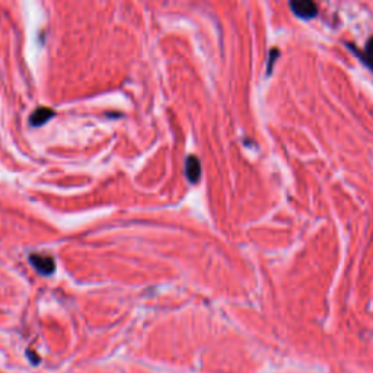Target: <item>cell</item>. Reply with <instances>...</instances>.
Here are the masks:
<instances>
[{
	"mask_svg": "<svg viewBox=\"0 0 373 373\" xmlns=\"http://www.w3.org/2000/svg\"><path fill=\"white\" fill-rule=\"evenodd\" d=\"M279 56H280V51H279L277 48H273V50L270 51V64H268V67H267V75H271V72H273V64H274V61L277 60Z\"/></svg>",
	"mask_w": 373,
	"mask_h": 373,
	"instance_id": "8992f818",
	"label": "cell"
},
{
	"mask_svg": "<svg viewBox=\"0 0 373 373\" xmlns=\"http://www.w3.org/2000/svg\"><path fill=\"white\" fill-rule=\"evenodd\" d=\"M356 54L360 57V60H362L368 67H371L373 70V37H371V38L368 40V42H366L365 51H363V53L356 51Z\"/></svg>",
	"mask_w": 373,
	"mask_h": 373,
	"instance_id": "5b68a950",
	"label": "cell"
},
{
	"mask_svg": "<svg viewBox=\"0 0 373 373\" xmlns=\"http://www.w3.org/2000/svg\"><path fill=\"white\" fill-rule=\"evenodd\" d=\"M290 9L300 19H312L318 15V4L311 0H294L290 3Z\"/></svg>",
	"mask_w": 373,
	"mask_h": 373,
	"instance_id": "6da1fadb",
	"label": "cell"
},
{
	"mask_svg": "<svg viewBox=\"0 0 373 373\" xmlns=\"http://www.w3.org/2000/svg\"><path fill=\"white\" fill-rule=\"evenodd\" d=\"M185 173H187V178L191 181V182H197L199 178H200V173H201V166H200V161L196 158V156H190L187 159V164H185Z\"/></svg>",
	"mask_w": 373,
	"mask_h": 373,
	"instance_id": "3957f363",
	"label": "cell"
},
{
	"mask_svg": "<svg viewBox=\"0 0 373 373\" xmlns=\"http://www.w3.org/2000/svg\"><path fill=\"white\" fill-rule=\"evenodd\" d=\"M29 261L42 274H51L56 267L54 259L50 255H44V254H32L29 257Z\"/></svg>",
	"mask_w": 373,
	"mask_h": 373,
	"instance_id": "7a4b0ae2",
	"label": "cell"
},
{
	"mask_svg": "<svg viewBox=\"0 0 373 373\" xmlns=\"http://www.w3.org/2000/svg\"><path fill=\"white\" fill-rule=\"evenodd\" d=\"M54 115V113L50 108H38L32 115H31V124L32 125H41L47 123L51 117Z\"/></svg>",
	"mask_w": 373,
	"mask_h": 373,
	"instance_id": "277c9868",
	"label": "cell"
}]
</instances>
